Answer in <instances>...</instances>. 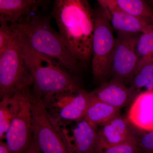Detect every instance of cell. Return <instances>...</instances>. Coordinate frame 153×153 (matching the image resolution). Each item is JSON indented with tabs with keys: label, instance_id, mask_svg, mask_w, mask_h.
Returning a JSON list of instances; mask_svg holds the SVG:
<instances>
[{
	"label": "cell",
	"instance_id": "obj_4",
	"mask_svg": "<svg viewBox=\"0 0 153 153\" xmlns=\"http://www.w3.org/2000/svg\"><path fill=\"white\" fill-rule=\"evenodd\" d=\"M25 28L26 22L18 23L13 39L0 53L1 98L10 97L17 91L33 85V79L23 55Z\"/></svg>",
	"mask_w": 153,
	"mask_h": 153
},
{
	"label": "cell",
	"instance_id": "obj_23",
	"mask_svg": "<svg viewBox=\"0 0 153 153\" xmlns=\"http://www.w3.org/2000/svg\"><path fill=\"white\" fill-rule=\"evenodd\" d=\"M141 153H153V131L135 135Z\"/></svg>",
	"mask_w": 153,
	"mask_h": 153
},
{
	"label": "cell",
	"instance_id": "obj_9",
	"mask_svg": "<svg viewBox=\"0 0 153 153\" xmlns=\"http://www.w3.org/2000/svg\"><path fill=\"white\" fill-rule=\"evenodd\" d=\"M117 35L111 75L112 78L125 84L130 82L138 63L137 44L140 34L117 33Z\"/></svg>",
	"mask_w": 153,
	"mask_h": 153
},
{
	"label": "cell",
	"instance_id": "obj_12",
	"mask_svg": "<svg viewBox=\"0 0 153 153\" xmlns=\"http://www.w3.org/2000/svg\"><path fill=\"white\" fill-rule=\"evenodd\" d=\"M91 93L100 100L120 109L131 104L137 95L123 82L114 78L102 82Z\"/></svg>",
	"mask_w": 153,
	"mask_h": 153
},
{
	"label": "cell",
	"instance_id": "obj_3",
	"mask_svg": "<svg viewBox=\"0 0 153 153\" xmlns=\"http://www.w3.org/2000/svg\"><path fill=\"white\" fill-rule=\"evenodd\" d=\"M25 39L34 51L57 62L71 74L79 70V61L73 56L48 17L35 15L26 22Z\"/></svg>",
	"mask_w": 153,
	"mask_h": 153
},
{
	"label": "cell",
	"instance_id": "obj_19",
	"mask_svg": "<svg viewBox=\"0 0 153 153\" xmlns=\"http://www.w3.org/2000/svg\"><path fill=\"white\" fill-rule=\"evenodd\" d=\"M137 52L138 63L153 59V25L140 34L137 42Z\"/></svg>",
	"mask_w": 153,
	"mask_h": 153
},
{
	"label": "cell",
	"instance_id": "obj_22",
	"mask_svg": "<svg viewBox=\"0 0 153 153\" xmlns=\"http://www.w3.org/2000/svg\"><path fill=\"white\" fill-rule=\"evenodd\" d=\"M0 53L5 50L15 35L17 24L0 22Z\"/></svg>",
	"mask_w": 153,
	"mask_h": 153
},
{
	"label": "cell",
	"instance_id": "obj_1",
	"mask_svg": "<svg viewBox=\"0 0 153 153\" xmlns=\"http://www.w3.org/2000/svg\"><path fill=\"white\" fill-rule=\"evenodd\" d=\"M52 14L58 33L79 62L91 59L94 10L88 0H55Z\"/></svg>",
	"mask_w": 153,
	"mask_h": 153
},
{
	"label": "cell",
	"instance_id": "obj_14",
	"mask_svg": "<svg viewBox=\"0 0 153 153\" xmlns=\"http://www.w3.org/2000/svg\"><path fill=\"white\" fill-rule=\"evenodd\" d=\"M116 33L141 34L153 23L141 17L108 7H100Z\"/></svg>",
	"mask_w": 153,
	"mask_h": 153
},
{
	"label": "cell",
	"instance_id": "obj_6",
	"mask_svg": "<svg viewBox=\"0 0 153 153\" xmlns=\"http://www.w3.org/2000/svg\"><path fill=\"white\" fill-rule=\"evenodd\" d=\"M32 94L30 87L10 97L12 119L5 138L10 153H25L33 137Z\"/></svg>",
	"mask_w": 153,
	"mask_h": 153
},
{
	"label": "cell",
	"instance_id": "obj_10",
	"mask_svg": "<svg viewBox=\"0 0 153 153\" xmlns=\"http://www.w3.org/2000/svg\"><path fill=\"white\" fill-rule=\"evenodd\" d=\"M75 122L70 131L57 125L68 153H95L97 128L84 120Z\"/></svg>",
	"mask_w": 153,
	"mask_h": 153
},
{
	"label": "cell",
	"instance_id": "obj_11",
	"mask_svg": "<svg viewBox=\"0 0 153 153\" xmlns=\"http://www.w3.org/2000/svg\"><path fill=\"white\" fill-rule=\"evenodd\" d=\"M127 119L120 115L100 126L96 140L95 153L126 141L134 135Z\"/></svg>",
	"mask_w": 153,
	"mask_h": 153
},
{
	"label": "cell",
	"instance_id": "obj_13",
	"mask_svg": "<svg viewBox=\"0 0 153 153\" xmlns=\"http://www.w3.org/2000/svg\"><path fill=\"white\" fill-rule=\"evenodd\" d=\"M127 119L141 131H153V89L143 91L136 97L131 104Z\"/></svg>",
	"mask_w": 153,
	"mask_h": 153
},
{
	"label": "cell",
	"instance_id": "obj_15",
	"mask_svg": "<svg viewBox=\"0 0 153 153\" xmlns=\"http://www.w3.org/2000/svg\"><path fill=\"white\" fill-rule=\"evenodd\" d=\"M38 4L33 0H0V22H24L22 18L30 16Z\"/></svg>",
	"mask_w": 153,
	"mask_h": 153
},
{
	"label": "cell",
	"instance_id": "obj_16",
	"mask_svg": "<svg viewBox=\"0 0 153 153\" xmlns=\"http://www.w3.org/2000/svg\"><path fill=\"white\" fill-rule=\"evenodd\" d=\"M120 115V109L100 100L91 94L90 102L82 120L97 128V126L106 123Z\"/></svg>",
	"mask_w": 153,
	"mask_h": 153
},
{
	"label": "cell",
	"instance_id": "obj_25",
	"mask_svg": "<svg viewBox=\"0 0 153 153\" xmlns=\"http://www.w3.org/2000/svg\"><path fill=\"white\" fill-rule=\"evenodd\" d=\"M0 153H10L7 143L2 140L0 141Z\"/></svg>",
	"mask_w": 153,
	"mask_h": 153
},
{
	"label": "cell",
	"instance_id": "obj_26",
	"mask_svg": "<svg viewBox=\"0 0 153 153\" xmlns=\"http://www.w3.org/2000/svg\"><path fill=\"white\" fill-rule=\"evenodd\" d=\"M153 13V0H144Z\"/></svg>",
	"mask_w": 153,
	"mask_h": 153
},
{
	"label": "cell",
	"instance_id": "obj_7",
	"mask_svg": "<svg viewBox=\"0 0 153 153\" xmlns=\"http://www.w3.org/2000/svg\"><path fill=\"white\" fill-rule=\"evenodd\" d=\"M91 98V93L79 88L41 99L55 122L61 126L82 119Z\"/></svg>",
	"mask_w": 153,
	"mask_h": 153
},
{
	"label": "cell",
	"instance_id": "obj_2",
	"mask_svg": "<svg viewBox=\"0 0 153 153\" xmlns=\"http://www.w3.org/2000/svg\"><path fill=\"white\" fill-rule=\"evenodd\" d=\"M23 55L32 79L33 95L42 99L49 96L80 87L73 74L54 60L30 48L24 39Z\"/></svg>",
	"mask_w": 153,
	"mask_h": 153
},
{
	"label": "cell",
	"instance_id": "obj_18",
	"mask_svg": "<svg viewBox=\"0 0 153 153\" xmlns=\"http://www.w3.org/2000/svg\"><path fill=\"white\" fill-rule=\"evenodd\" d=\"M131 89L137 94L153 89V59L140 62L130 81Z\"/></svg>",
	"mask_w": 153,
	"mask_h": 153
},
{
	"label": "cell",
	"instance_id": "obj_5",
	"mask_svg": "<svg viewBox=\"0 0 153 153\" xmlns=\"http://www.w3.org/2000/svg\"><path fill=\"white\" fill-rule=\"evenodd\" d=\"M94 27L92 38L91 68L93 77L97 82H105L111 75L113 57L116 37L103 9L94 10Z\"/></svg>",
	"mask_w": 153,
	"mask_h": 153
},
{
	"label": "cell",
	"instance_id": "obj_17",
	"mask_svg": "<svg viewBox=\"0 0 153 153\" xmlns=\"http://www.w3.org/2000/svg\"><path fill=\"white\" fill-rule=\"evenodd\" d=\"M100 7H112L153 23V13L144 0H97Z\"/></svg>",
	"mask_w": 153,
	"mask_h": 153
},
{
	"label": "cell",
	"instance_id": "obj_20",
	"mask_svg": "<svg viewBox=\"0 0 153 153\" xmlns=\"http://www.w3.org/2000/svg\"><path fill=\"white\" fill-rule=\"evenodd\" d=\"M12 119L10 97H4L0 101V139L5 138L6 134L10 127Z\"/></svg>",
	"mask_w": 153,
	"mask_h": 153
},
{
	"label": "cell",
	"instance_id": "obj_24",
	"mask_svg": "<svg viewBox=\"0 0 153 153\" xmlns=\"http://www.w3.org/2000/svg\"><path fill=\"white\" fill-rule=\"evenodd\" d=\"M25 153H42L33 137Z\"/></svg>",
	"mask_w": 153,
	"mask_h": 153
},
{
	"label": "cell",
	"instance_id": "obj_21",
	"mask_svg": "<svg viewBox=\"0 0 153 153\" xmlns=\"http://www.w3.org/2000/svg\"><path fill=\"white\" fill-rule=\"evenodd\" d=\"M99 153H141L135 134L126 141L105 149Z\"/></svg>",
	"mask_w": 153,
	"mask_h": 153
},
{
	"label": "cell",
	"instance_id": "obj_8",
	"mask_svg": "<svg viewBox=\"0 0 153 153\" xmlns=\"http://www.w3.org/2000/svg\"><path fill=\"white\" fill-rule=\"evenodd\" d=\"M33 137L42 153H68L59 128L42 100L32 94Z\"/></svg>",
	"mask_w": 153,
	"mask_h": 153
}]
</instances>
